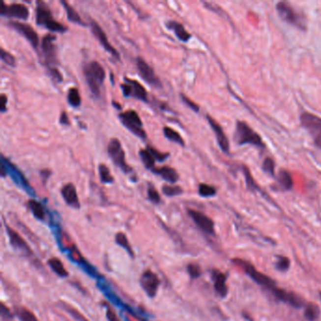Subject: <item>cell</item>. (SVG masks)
Instances as JSON below:
<instances>
[{
    "label": "cell",
    "mask_w": 321,
    "mask_h": 321,
    "mask_svg": "<svg viewBox=\"0 0 321 321\" xmlns=\"http://www.w3.org/2000/svg\"><path fill=\"white\" fill-rule=\"evenodd\" d=\"M84 75L91 94L98 98L101 94V86L106 78V72L99 62L93 60L84 66Z\"/></svg>",
    "instance_id": "6da1fadb"
},
{
    "label": "cell",
    "mask_w": 321,
    "mask_h": 321,
    "mask_svg": "<svg viewBox=\"0 0 321 321\" xmlns=\"http://www.w3.org/2000/svg\"><path fill=\"white\" fill-rule=\"evenodd\" d=\"M233 140L238 145L251 144L259 148H266V144L259 134L243 121H237L235 123V131Z\"/></svg>",
    "instance_id": "7a4b0ae2"
},
{
    "label": "cell",
    "mask_w": 321,
    "mask_h": 321,
    "mask_svg": "<svg viewBox=\"0 0 321 321\" xmlns=\"http://www.w3.org/2000/svg\"><path fill=\"white\" fill-rule=\"evenodd\" d=\"M36 23L39 26H43L52 32L65 33L67 28L61 23L58 22L52 16V12L45 2H37L36 8Z\"/></svg>",
    "instance_id": "3957f363"
},
{
    "label": "cell",
    "mask_w": 321,
    "mask_h": 321,
    "mask_svg": "<svg viewBox=\"0 0 321 321\" xmlns=\"http://www.w3.org/2000/svg\"><path fill=\"white\" fill-rule=\"evenodd\" d=\"M233 263L237 266H239L244 272L250 277L255 283L262 288H266L269 291H271L274 288H276V283L274 280H272L270 277L267 276L266 274L262 273L261 271L257 270L253 264L250 262L240 259V258H234L233 260Z\"/></svg>",
    "instance_id": "277c9868"
},
{
    "label": "cell",
    "mask_w": 321,
    "mask_h": 321,
    "mask_svg": "<svg viewBox=\"0 0 321 321\" xmlns=\"http://www.w3.org/2000/svg\"><path fill=\"white\" fill-rule=\"evenodd\" d=\"M108 154L114 165L122 170L124 175H136L133 168H131L125 160V153L122 148V143L117 138H112L108 144Z\"/></svg>",
    "instance_id": "5b68a950"
},
{
    "label": "cell",
    "mask_w": 321,
    "mask_h": 321,
    "mask_svg": "<svg viewBox=\"0 0 321 321\" xmlns=\"http://www.w3.org/2000/svg\"><path fill=\"white\" fill-rule=\"evenodd\" d=\"M1 167L4 168L6 175L11 178V180L14 182V184L24 189L29 195L35 197L36 193L32 187L29 185L28 179L24 175L22 172L15 166L13 163H11L10 159L5 157L4 155H1Z\"/></svg>",
    "instance_id": "8992f818"
},
{
    "label": "cell",
    "mask_w": 321,
    "mask_h": 321,
    "mask_svg": "<svg viewBox=\"0 0 321 321\" xmlns=\"http://www.w3.org/2000/svg\"><path fill=\"white\" fill-rule=\"evenodd\" d=\"M299 121L301 125L307 132L310 134L315 145L321 149V118L310 113L302 112L299 116Z\"/></svg>",
    "instance_id": "52a82bcc"
},
{
    "label": "cell",
    "mask_w": 321,
    "mask_h": 321,
    "mask_svg": "<svg viewBox=\"0 0 321 321\" xmlns=\"http://www.w3.org/2000/svg\"><path fill=\"white\" fill-rule=\"evenodd\" d=\"M119 119L131 133L142 140H146L147 134L144 130V122L137 111L129 110L122 112L119 114Z\"/></svg>",
    "instance_id": "ba28073f"
},
{
    "label": "cell",
    "mask_w": 321,
    "mask_h": 321,
    "mask_svg": "<svg viewBox=\"0 0 321 321\" xmlns=\"http://www.w3.org/2000/svg\"><path fill=\"white\" fill-rule=\"evenodd\" d=\"M276 11L282 20L288 23L301 30L306 29L305 20L302 15H300L290 4L287 2L277 3Z\"/></svg>",
    "instance_id": "9c48e42d"
},
{
    "label": "cell",
    "mask_w": 321,
    "mask_h": 321,
    "mask_svg": "<svg viewBox=\"0 0 321 321\" xmlns=\"http://www.w3.org/2000/svg\"><path fill=\"white\" fill-rule=\"evenodd\" d=\"M122 94L124 97H134L137 99L141 100L143 102H148V92L139 81L131 79V78H124V83L121 84Z\"/></svg>",
    "instance_id": "30bf717a"
},
{
    "label": "cell",
    "mask_w": 321,
    "mask_h": 321,
    "mask_svg": "<svg viewBox=\"0 0 321 321\" xmlns=\"http://www.w3.org/2000/svg\"><path fill=\"white\" fill-rule=\"evenodd\" d=\"M270 292L273 294L275 299L282 301V302L287 303L293 308L299 309V308L304 307L306 304L305 300L298 294H296L295 292H292V291H288L284 288H279L276 287V288H273Z\"/></svg>",
    "instance_id": "8fae6325"
},
{
    "label": "cell",
    "mask_w": 321,
    "mask_h": 321,
    "mask_svg": "<svg viewBox=\"0 0 321 321\" xmlns=\"http://www.w3.org/2000/svg\"><path fill=\"white\" fill-rule=\"evenodd\" d=\"M136 63H137V69L139 71V74L141 75L142 78H144L146 83L157 89L162 88L161 80L155 75V70L146 62L144 58L138 57L136 59Z\"/></svg>",
    "instance_id": "7c38bea8"
},
{
    "label": "cell",
    "mask_w": 321,
    "mask_h": 321,
    "mask_svg": "<svg viewBox=\"0 0 321 321\" xmlns=\"http://www.w3.org/2000/svg\"><path fill=\"white\" fill-rule=\"evenodd\" d=\"M56 39L57 37L54 34L48 33L45 35L42 41V50L45 55V62L48 66H54L58 63L57 58Z\"/></svg>",
    "instance_id": "4fadbf2b"
},
{
    "label": "cell",
    "mask_w": 321,
    "mask_h": 321,
    "mask_svg": "<svg viewBox=\"0 0 321 321\" xmlns=\"http://www.w3.org/2000/svg\"><path fill=\"white\" fill-rule=\"evenodd\" d=\"M90 29H91L92 34L95 36V38L98 40L101 45L104 47V49L107 52H109L113 58H115L117 60H120L121 56L119 54V52L110 43L107 34L105 33V31L103 30V29L100 27L99 25L95 21H92L90 23Z\"/></svg>",
    "instance_id": "5bb4252c"
},
{
    "label": "cell",
    "mask_w": 321,
    "mask_h": 321,
    "mask_svg": "<svg viewBox=\"0 0 321 321\" xmlns=\"http://www.w3.org/2000/svg\"><path fill=\"white\" fill-rule=\"evenodd\" d=\"M0 13L2 16H10L20 20H27L29 16V8L21 3H12L7 6L5 2H2Z\"/></svg>",
    "instance_id": "9a60e30c"
},
{
    "label": "cell",
    "mask_w": 321,
    "mask_h": 321,
    "mask_svg": "<svg viewBox=\"0 0 321 321\" xmlns=\"http://www.w3.org/2000/svg\"><path fill=\"white\" fill-rule=\"evenodd\" d=\"M188 214L203 232L210 235L215 234V224L208 216L194 209H188Z\"/></svg>",
    "instance_id": "2e32d148"
},
{
    "label": "cell",
    "mask_w": 321,
    "mask_h": 321,
    "mask_svg": "<svg viewBox=\"0 0 321 321\" xmlns=\"http://www.w3.org/2000/svg\"><path fill=\"white\" fill-rule=\"evenodd\" d=\"M141 287L148 297L154 298L157 293V289L160 285V281L157 275L151 270H145L140 280Z\"/></svg>",
    "instance_id": "e0dca14e"
},
{
    "label": "cell",
    "mask_w": 321,
    "mask_h": 321,
    "mask_svg": "<svg viewBox=\"0 0 321 321\" xmlns=\"http://www.w3.org/2000/svg\"><path fill=\"white\" fill-rule=\"evenodd\" d=\"M10 26L13 29H15L18 33L24 36L28 42L32 45V47L37 49L39 46V35L35 31L33 28L28 24L18 22V21H11Z\"/></svg>",
    "instance_id": "ac0fdd59"
},
{
    "label": "cell",
    "mask_w": 321,
    "mask_h": 321,
    "mask_svg": "<svg viewBox=\"0 0 321 321\" xmlns=\"http://www.w3.org/2000/svg\"><path fill=\"white\" fill-rule=\"evenodd\" d=\"M5 227H6V232H7L8 235H9L10 242L12 245V247L16 251H18L19 253H21L24 256L31 257L33 255V254H32L30 248L29 247V245L25 241V239L23 238L22 236L18 233L16 232V231H14L9 225L5 224Z\"/></svg>",
    "instance_id": "d6986e66"
},
{
    "label": "cell",
    "mask_w": 321,
    "mask_h": 321,
    "mask_svg": "<svg viewBox=\"0 0 321 321\" xmlns=\"http://www.w3.org/2000/svg\"><path fill=\"white\" fill-rule=\"evenodd\" d=\"M206 119L208 121V123H209L213 132L215 133L219 146L221 147V149L224 153L228 154L229 150H230V144H229V141H228L226 135L224 133L221 124L217 122L215 119H213L209 115H206Z\"/></svg>",
    "instance_id": "ffe728a7"
},
{
    "label": "cell",
    "mask_w": 321,
    "mask_h": 321,
    "mask_svg": "<svg viewBox=\"0 0 321 321\" xmlns=\"http://www.w3.org/2000/svg\"><path fill=\"white\" fill-rule=\"evenodd\" d=\"M60 193L62 198L69 206L76 209L80 208V202L78 198L77 188L73 183H68L66 185H64L60 189Z\"/></svg>",
    "instance_id": "44dd1931"
},
{
    "label": "cell",
    "mask_w": 321,
    "mask_h": 321,
    "mask_svg": "<svg viewBox=\"0 0 321 321\" xmlns=\"http://www.w3.org/2000/svg\"><path fill=\"white\" fill-rule=\"evenodd\" d=\"M212 279L214 282V289L216 293L222 298H226L228 295V288L226 285V280L227 276L218 269H213L212 270Z\"/></svg>",
    "instance_id": "7402d4cb"
},
{
    "label": "cell",
    "mask_w": 321,
    "mask_h": 321,
    "mask_svg": "<svg viewBox=\"0 0 321 321\" xmlns=\"http://www.w3.org/2000/svg\"><path fill=\"white\" fill-rule=\"evenodd\" d=\"M152 172L171 184H175L179 180V175L176 170L172 167H158V168H155Z\"/></svg>",
    "instance_id": "603a6c76"
},
{
    "label": "cell",
    "mask_w": 321,
    "mask_h": 321,
    "mask_svg": "<svg viewBox=\"0 0 321 321\" xmlns=\"http://www.w3.org/2000/svg\"><path fill=\"white\" fill-rule=\"evenodd\" d=\"M166 26L168 27V29H170L171 30H173L175 32V36L181 42L187 43L190 40L191 34L188 33L187 29H185V27L181 23L176 22V21H169V22H167Z\"/></svg>",
    "instance_id": "cb8c5ba5"
},
{
    "label": "cell",
    "mask_w": 321,
    "mask_h": 321,
    "mask_svg": "<svg viewBox=\"0 0 321 321\" xmlns=\"http://www.w3.org/2000/svg\"><path fill=\"white\" fill-rule=\"evenodd\" d=\"M279 187L285 191L291 190L293 188V179L287 170H281L276 176Z\"/></svg>",
    "instance_id": "d4e9b609"
},
{
    "label": "cell",
    "mask_w": 321,
    "mask_h": 321,
    "mask_svg": "<svg viewBox=\"0 0 321 321\" xmlns=\"http://www.w3.org/2000/svg\"><path fill=\"white\" fill-rule=\"evenodd\" d=\"M303 316L308 321H318L321 317V308L315 302H306Z\"/></svg>",
    "instance_id": "484cf974"
},
{
    "label": "cell",
    "mask_w": 321,
    "mask_h": 321,
    "mask_svg": "<svg viewBox=\"0 0 321 321\" xmlns=\"http://www.w3.org/2000/svg\"><path fill=\"white\" fill-rule=\"evenodd\" d=\"M60 3L63 6L65 11H66L67 18H68V20L70 22L78 24L80 26H86V24L83 22V20L81 19L79 13L74 9V7L70 3H68L67 1H63V0Z\"/></svg>",
    "instance_id": "4316f807"
},
{
    "label": "cell",
    "mask_w": 321,
    "mask_h": 321,
    "mask_svg": "<svg viewBox=\"0 0 321 321\" xmlns=\"http://www.w3.org/2000/svg\"><path fill=\"white\" fill-rule=\"evenodd\" d=\"M28 206L34 217L39 221H44L45 218V211L43 204L36 200L30 199L28 202Z\"/></svg>",
    "instance_id": "83f0119b"
},
{
    "label": "cell",
    "mask_w": 321,
    "mask_h": 321,
    "mask_svg": "<svg viewBox=\"0 0 321 321\" xmlns=\"http://www.w3.org/2000/svg\"><path fill=\"white\" fill-rule=\"evenodd\" d=\"M139 155H140V157H141L142 162L144 163V167H145L147 170L153 171V170L155 169V157H154V155H152V153L150 152V150H149L147 147L144 148V149H141Z\"/></svg>",
    "instance_id": "f1b7e54d"
},
{
    "label": "cell",
    "mask_w": 321,
    "mask_h": 321,
    "mask_svg": "<svg viewBox=\"0 0 321 321\" xmlns=\"http://www.w3.org/2000/svg\"><path fill=\"white\" fill-rule=\"evenodd\" d=\"M48 265L58 276L61 277V278H66L69 275V273H68V271L63 266L62 262L58 258H56V257L50 258L48 260Z\"/></svg>",
    "instance_id": "f546056e"
},
{
    "label": "cell",
    "mask_w": 321,
    "mask_h": 321,
    "mask_svg": "<svg viewBox=\"0 0 321 321\" xmlns=\"http://www.w3.org/2000/svg\"><path fill=\"white\" fill-rule=\"evenodd\" d=\"M163 134H164L165 138H167L169 141L179 144L180 146H183V147L185 146V141H184V139L174 128H172L170 126H164V128H163Z\"/></svg>",
    "instance_id": "4dcf8cb0"
},
{
    "label": "cell",
    "mask_w": 321,
    "mask_h": 321,
    "mask_svg": "<svg viewBox=\"0 0 321 321\" xmlns=\"http://www.w3.org/2000/svg\"><path fill=\"white\" fill-rule=\"evenodd\" d=\"M115 242L118 244L120 247L123 248V249L127 252V254L130 255L131 258H134V257H135L133 249H132L131 245L129 243V241H128L127 236L125 235V233H123L122 232L118 233L115 235Z\"/></svg>",
    "instance_id": "1f68e13d"
},
{
    "label": "cell",
    "mask_w": 321,
    "mask_h": 321,
    "mask_svg": "<svg viewBox=\"0 0 321 321\" xmlns=\"http://www.w3.org/2000/svg\"><path fill=\"white\" fill-rule=\"evenodd\" d=\"M67 101L73 108H78L81 105V96L78 88H70L67 94Z\"/></svg>",
    "instance_id": "d6a6232c"
},
{
    "label": "cell",
    "mask_w": 321,
    "mask_h": 321,
    "mask_svg": "<svg viewBox=\"0 0 321 321\" xmlns=\"http://www.w3.org/2000/svg\"><path fill=\"white\" fill-rule=\"evenodd\" d=\"M100 180L104 184H112L114 182V177L111 175V170L105 164H100L98 166Z\"/></svg>",
    "instance_id": "836d02e7"
},
{
    "label": "cell",
    "mask_w": 321,
    "mask_h": 321,
    "mask_svg": "<svg viewBox=\"0 0 321 321\" xmlns=\"http://www.w3.org/2000/svg\"><path fill=\"white\" fill-rule=\"evenodd\" d=\"M59 306L64 311H66L67 313L77 321H89L84 316H82L77 309H75L74 307H72L70 304H68L66 302L60 301L59 302Z\"/></svg>",
    "instance_id": "e575fe53"
},
{
    "label": "cell",
    "mask_w": 321,
    "mask_h": 321,
    "mask_svg": "<svg viewBox=\"0 0 321 321\" xmlns=\"http://www.w3.org/2000/svg\"><path fill=\"white\" fill-rule=\"evenodd\" d=\"M15 315L21 321H39L31 311L24 307H16L14 311Z\"/></svg>",
    "instance_id": "d590c367"
},
{
    "label": "cell",
    "mask_w": 321,
    "mask_h": 321,
    "mask_svg": "<svg viewBox=\"0 0 321 321\" xmlns=\"http://www.w3.org/2000/svg\"><path fill=\"white\" fill-rule=\"evenodd\" d=\"M198 193H199L200 196L204 197V198L213 197V196L216 195L217 189L214 188V187L210 186V185H207V184H204V183H201L199 185V188H198Z\"/></svg>",
    "instance_id": "8d00e7d4"
},
{
    "label": "cell",
    "mask_w": 321,
    "mask_h": 321,
    "mask_svg": "<svg viewBox=\"0 0 321 321\" xmlns=\"http://www.w3.org/2000/svg\"><path fill=\"white\" fill-rule=\"evenodd\" d=\"M290 267V260L288 257L280 255L277 256V261L275 263V268L277 270L281 271V272H286L288 271Z\"/></svg>",
    "instance_id": "74e56055"
},
{
    "label": "cell",
    "mask_w": 321,
    "mask_h": 321,
    "mask_svg": "<svg viewBox=\"0 0 321 321\" xmlns=\"http://www.w3.org/2000/svg\"><path fill=\"white\" fill-rule=\"evenodd\" d=\"M262 170L272 177L276 178L275 175V163L274 160L270 157H266L262 164Z\"/></svg>",
    "instance_id": "f35d334b"
},
{
    "label": "cell",
    "mask_w": 321,
    "mask_h": 321,
    "mask_svg": "<svg viewBox=\"0 0 321 321\" xmlns=\"http://www.w3.org/2000/svg\"><path fill=\"white\" fill-rule=\"evenodd\" d=\"M162 192L164 195L168 197H174L177 196L183 193V189L181 187L178 186H169V185H164L162 187Z\"/></svg>",
    "instance_id": "ab89813d"
},
{
    "label": "cell",
    "mask_w": 321,
    "mask_h": 321,
    "mask_svg": "<svg viewBox=\"0 0 321 321\" xmlns=\"http://www.w3.org/2000/svg\"><path fill=\"white\" fill-rule=\"evenodd\" d=\"M0 55H1V59H2V61L4 63H6L9 66L15 67V65H16V58L9 51H6L4 48H1Z\"/></svg>",
    "instance_id": "60d3db41"
},
{
    "label": "cell",
    "mask_w": 321,
    "mask_h": 321,
    "mask_svg": "<svg viewBox=\"0 0 321 321\" xmlns=\"http://www.w3.org/2000/svg\"><path fill=\"white\" fill-rule=\"evenodd\" d=\"M243 172L247 187L250 188V189H252V190H258V191H260V188L257 186V184L255 183V179L251 175V173L249 172V170L246 167H243Z\"/></svg>",
    "instance_id": "b9f144b4"
},
{
    "label": "cell",
    "mask_w": 321,
    "mask_h": 321,
    "mask_svg": "<svg viewBox=\"0 0 321 321\" xmlns=\"http://www.w3.org/2000/svg\"><path fill=\"white\" fill-rule=\"evenodd\" d=\"M147 196H148V199L155 204H158L161 202V197H160L158 191L155 189L153 185H149L148 189H147Z\"/></svg>",
    "instance_id": "7bdbcfd3"
},
{
    "label": "cell",
    "mask_w": 321,
    "mask_h": 321,
    "mask_svg": "<svg viewBox=\"0 0 321 321\" xmlns=\"http://www.w3.org/2000/svg\"><path fill=\"white\" fill-rule=\"evenodd\" d=\"M146 147L150 150V152L152 153V155H154L155 160H158L159 162H163L164 160H166L167 158L170 156L169 153H162V152L156 150L155 148H154L151 145H147Z\"/></svg>",
    "instance_id": "ee69618b"
},
{
    "label": "cell",
    "mask_w": 321,
    "mask_h": 321,
    "mask_svg": "<svg viewBox=\"0 0 321 321\" xmlns=\"http://www.w3.org/2000/svg\"><path fill=\"white\" fill-rule=\"evenodd\" d=\"M188 272L189 276L191 279H198L201 277L202 270L198 264L195 263H190L188 265Z\"/></svg>",
    "instance_id": "f6af8a7d"
},
{
    "label": "cell",
    "mask_w": 321,
    "mask_h": 321,
    "mask_svg": "<svg viewBox=\"0 0 321 321\" xmlns=\"http://www.w3.org/2000/svg\"><path fill=\"white\" fill-rule=\"evenodd\" d=\"M48 74L52 79L57 82V83H61L63 80V77L60 73V71L54 66H48Z\"/></svg>",
    "instance_id": "bcb514c9"
},
{
    "label": "cell",
    "mask_w": 321,
    "mask_h": 321,
    "mask_svg": "<svg viewBox=\"0 0 321 321\" xmlns=\"http://www.w3.org/2000/svg\"><path fill=\"white\" fill-rule=\"evenodd\" d=\"M181 98H182V101L185 103V105L188 106L190 110H192L195 112H199L200 107L195 102H193L190 98H188V96H186L185 94H181Z\"/></svg>",
    "instance_id": "7dc6e473"
},
{
    "label": "cell",
    "mask_w": 321,
    "mask_h": 321,
    "mask_svg": "<svg viewBox=\"0 0 321 321\" xmlns=\"http://www.w3.org/2000/svg\"><path fill=\"white\" fill-rule=\"evenodd\" d=\"M105 307L107 308V311H106V315H107V319H108V321H119V319H118V317H117V315L115 314V312L111 309V306H110L108 303H106V304H105Z\"/></svg>",
    "instance_id": "c3c4849f"
},
{
    "label": "cell",
    "mask_w": 321,
    "mask_h": 321,
    "mask_svg": "<svg viewBox=\"0 0 321 321\" xmlns=\"http://www.w3.org/2000/svg\"><path fill=\"white\" fill-rule=\"evenodd\" d=\"M1 316H2V319L4 321H10L12 319V314H11L10 310L8 308H6L5 304L4 303H1Z\"/></svg>",
    "instance_id": "681fc988"
},
{
    "label": "cell",
    "mask_w": 321,
    "mask_h": 321,
    "mask_svg": "<svg viewBox=\"0 0 321 321\" xmlns=\"http://www.w3.org/2000/svg\"><path fill=\"white\" fill-rule=\"evenodd\" d=\"M0 97H1V102H0V111H1L2 113H5L6 111H8V108H7L8 98H7V96H6L5 93H1Z\"/></svg>",
    "instance_id": "f907efd6"
},
{
    "label": "cell",
    "mask_w": 321,
    "mask_h": 321,
    "mask_svg": "<svg viewBox=\"0 0 321 321\" xmlns=\"http://www.w3.org/2000/svg\"><path fill=\"white\" fill-rule=\"evenodd\" d=\"M40 175H41V177L43 179V181L46 182L47 179L52 175V172L49 169H44V170H42L40 172Z\"/></svg>",
    "instance_id": "816d5d0a"
},
{
    "label": "cell",
    "mask_w": 321,
    "mask_h": 321,
    "mask_svg": "<svg viewBox=\"0 0 321 321\" xmlns=\"http://www.w3.org/2000/svg\"><path fill=\"white\" fill-rule=\"evenodd\" d=\"M59 123L62 124V125H68V124H70L69 117H68V115H67V113L65 111H63V112L60 114V117H59Z\"/></svg>",
    "instance_id": "f5cc1de1"
},
{
    "label": "cell",
    "mask_w": 321,
    "mask_h": 321,
    "mask_svg": "<svg viewBox=\"0 0 321 321\" xmlns=\"http://www.w3.org/2000/svg\"><path fill=\"white\" fill-rule=\"evenodd\" d=\"M112 104H113V105H116V106H115V108H116V109H118V110H121V109H122V107H120V105H119L118 103H116V102H114V101H113V102H112Z\"/></svg>",
    "instance_id": "db71d44e"
},
{
    "label": "cell",
    "mask_w": 321,
    "mask_h": 321,
    "mask_svg": "<svg viewBox=\"0 0 321 321\" xmlns=\"http://www.w3.org/2000/svg\"><path fill=\"white\" fill-rule=\"evenodd\" d=\"M320 296H321V293H320Z\"/></svg>",
    "instance_id": "11a10c76"
},
{
    "label": "cell",
    "mask_w": 321,
    "mask_h": 321,
    "mask_svg": "<svg viewBox=\"0 0 321 321\" xmlns=\"http://www.w3.org/2000/svg\"></svg>",
    "instance_id": "9f6ffc18"
}]
</instances>
